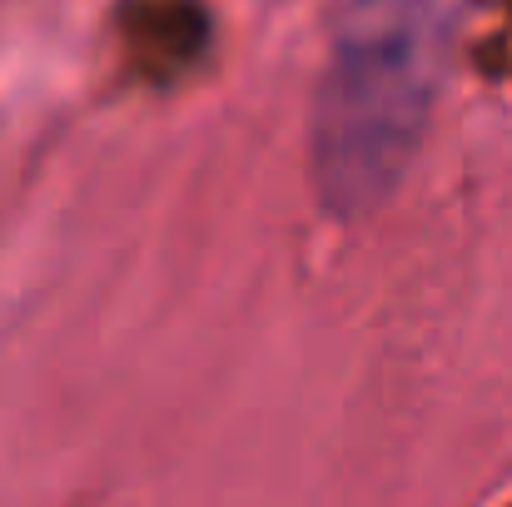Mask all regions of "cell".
<instances>
[{
    "mask_svg": "<svg viewBox=\"0 0 512 507\" xmlns=\"http://www.w3.org/2000/svg\"><path fill=\"white\" fill-rule=\"evenodd\" d=\"M438 60L443 25L428 0L348 5L314 115V169L324 204L363 214L393 194L423 140Z\"/></svg>",
    "mask_w": 512,
    "mask_h": 507,
    "instance_id": "obj_1",
    "label": "cell"
}]
</instances>
